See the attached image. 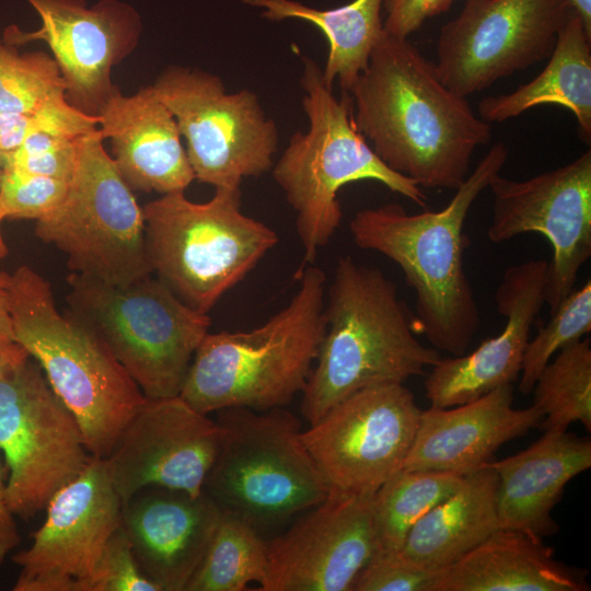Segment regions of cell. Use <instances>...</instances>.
Instances as JSON below:
<instances>
[{
	"label": "cell",
	"mask_w": 591,
	"mask_h": 591,
	"mask_svg": "<svg viewBox=\"0 0 591 591\" xmlns=\"http://www.w3.org/2000/svg\"><path fill=\"white\" fill-rule=\"evenodd\" d=\"M354 123L396 173L428 188L457 189L491 124L448 88L434 62L385 30L349 92Z\"/></svg>",
	"instance_id": "6da1fadb"
},
{
	"label": "cell",
	"mask_w": 591,
	"mask_h": 591,
	"mask_svg": "<svg viewBox=\"0 0 591 591\" xmlns=\"http://www.w3.org/2000/svg\"><path fill=\"white\" fill-rule=\"evenodd\" d=\"M509 155L498 141L438 211L408 213L396 202L359 210L349 229L354 242L396 263L415 290L417 333L437 350L464 355L480 316L464 266L467 213L477 197L500 174Z\"/></svg>",
	"instance_id": "7a4b0ae2"
},
{
	"label": "cell",
	"mask_w": 591,
	"mask_h": 591,
	"mask_svg": "<svg viewBox=\"0 0 591 591\" xmlns=\"http://www.w3.org/2000/svg\"><path fill=\"white\" fill-rule=\"evenodd\" d=\"M325 332L302 391L309 424L352 393L424 374L439 351L417 338L414 315L379 268L338 258L324 304Z\"/></svg>",
	"instance_id": "3957f363"
},
{
	"label": "cell",
	"mask_w": 591,
	"mask_h": 591,
	"mask_svg": "<svg viewBox=\"0 0 591 591\" xmlns=\"http://www.w3.org/2000/svg\"><path fill=\"white\" fill-rule=\"evenodd\" d=\"M290 302L250 331L207 333L179 396L202 414L286 407L304 390L325 332L326 276L300 270Z\"/></svg>",
	"instance_id": "277c9868"
},
{
	"label": "cell",
	"mask_w": 591,
	"mask_h": 591,
	"mask_svg": "<svg viewBox=\"0 0 591 591\" xmlns=\"http://www.w3.org/2000/svg\"><path fill=\"white\" fill-rule=\"evenodd\" d=\"M8 294L14 341L74 416L90 454L107 457L147 397L88 325L57 309L49 282L34 269L10 275Z\"/></svg>",
	"instance_id": "5b68a950"
},
{
	"label": "cell",
	"mask_w": 591,
	"mask_h": 591,
	"mask_svg": "<svg viewBox=\"0 0 591 591\" xmlns=\"http://www.w3.org/2000/svg\"><path fill=\"white\" fill-rule=\"evenodd\" d=\"M302 107L309 128L291 136L273 165V176L296 212L304 266L313 264L340 227L337 194L345 185L379 182L420 207L427 196L414 181L385 165L358 131L350 94L343 92L337 99L317 63L309 57H302Z\"/></svg>",
	"instance_id": "8992f818"
},
{
	"label": "cell",
	"mask_w": 591,
	"mask_h": 591,
	"mask_svg": "<svg viewBox=\"0 0 591 591\" xmlns=\"http://www.w3.org/2000/svg\"><path fill=\"white\" fill-rule=\"evenodd\" d=\"M152 271L185 304L208 314L278 242L267 224L241 210L240 188H215L206 202L184 192L142 207Z\"/></svg>",
	"instance_id": "52a82bcc"
},
{
	"label": "cell",
	"mask_w": 591,
	"mask_h": 591,
	"mask_svg": "<svg viewBox=\"0 0 591 591\" xmlns=\"http://www.w3.org/2000/svg\"><path fill=\"white\" fill-rule=\"evenodd\" d=\"M216 413L220 443L202 493L221 511L260 533L324 500L328 487L303 442L298 417L285 407Z\"/></svg>",
	"instance_id": "ba28073f"
},
{
	"label": "cell",
	"mask_w": 591,
	"mask_h": 591,
	"mask_svg": "<svg viewBox=\"0 0 591 591\" xmlns=\"http://www.w3.org/2000/svg\"><path fill=\"white\" fill-rule=\"evenodd\" d=\"M68 311L111 349L147 398L179 395L210 317L159 278L109 285L70 273Z\"/></svg>",
	"instance_id": "9c48e42d"
},
{
	"label": "cell",
	"mask_w": 591,
	"mask_h": 591,
	"mask_svg": "<svg viewBox=\"0 0 591 591\" xmlns=\"http://www.w3.org/2000/svg\"><path fill=\"white\" fill-rule=\"evenodd\" d=\"M100 129L81 138L62 201L36 220L35 234L66 254L68 267L109 285L152 275L142 207L105 151Z\"/></svg>",
	"instance_id": "30bf717a"
},
{
	"label": "cell",
	"mask_w": 591,
	"mask_h": 591,
	"mask_svg": "<svg viewBox=\"0 0 591 591\" xmlns=\"http://www.w3.org/2000/svg\"><path fill=\"white\" fill-rule=\"evenodd\" d=\"M152 88L186 140L195 179L240 188L273 167L278 127L253 91L229 92L220 77L182 66L166 68Z\"/></svg>",
	"instance_id": "8fae6325"
},
{
	"label": "cell",
	"mask_w": 591,
	"mask_h": 591,
	"mask_svg": "<svg viewBox=\"0 0 591 591\" xmlns=\"http://www.w3.org/2000/svg\"><path fill=\"white\" fill-rule=\"evenodd\" d=\"M0 452L9 507L24 519L45 510L92 456L77 419L32 357L0 376Z\"/></svg>",
	"instance_id": "7c38bea8"
},
{
	"label": "cell",
	"mask_w": 591,
	"mask_h": 591,
	"mask_svg": "<svg viewBox=\"0 0 591 591\" xmlns=\"http://www.w3.org/2000/svg\"><path fill=\"white\" fill-rule=\"evenodd\" d=\"M420 413L403 383L371 385L331 407L302 439L328 490L373 496L402 468Z\"/></svg>",
	"instance_id": "4fadbf2b"
},
{
	"label": "cell",
	"mask_w": 591,
	"mask_h": 591,
	"mask_svg": "<svg viewBox=\"0 0 591 591\" xmlns=\"http://www.w3.org/2000/svg\"><path fill=\"white\" fill-rule=\"evenodd\" d=\"M571 0H466L441 27L434 67L467 97L547 59L572 11Z\"/></svg>",
	"instance_id": "5bb4252c"
},
{
	"label": "cell",
	"mask_w": 591,
	"mask_h": 591,
	"mask_svg": "<svg viewBox=\"0 0 591 591\" xmlns=\"http://www.w3.org/2000/svg\"><path fill=\"white\" fill-rule=\"evenodd\" d=\"M494 195L487 236L495 244L523 233L544 235L553 250L545 303L549 314L575 289L591 255V150L557 169L523 181L500 174L488 186Z\"/></svg>",
	"instance_id": "9a60e30c"
},
{
	"label": "cell",
	"mask_w": 591,
	"mask_h": 591,
	"mask_svg": "<svg viewBox=\"0 0 591 591\" xmlns=\"http://www.w3.org/2000/svg\"><path fill=\"white\" fill-rule=\"evenodd\" d=\"M123 502L103 459L83 471L46 506L28 548L12 560L20 568L14 591H89L102 552L119 528Z\"/></svg>",
	"instance_id": "2e32d148"
},
{
	"label": "cell",
	"mask_w": 591,
	"mask_h": 591,
	"mask_svg": "<svg viewBox=\"0 0 591 591\" xmlns=\"http://www.w3.org/2000/svg\"><path fill=\"white\" fill-rule=\"evenodd\" d=\"M42 25L24 32L16 25L3 32L11 46L45 42L66 82V99L80 112L97 117L119 89L112 69L137 47L142 31L138 12L119 0H26Z\"/></svg>",
	"instance_id": "e0dca14e"
},
{
	"label": "cell",
	"mask_w": 591,
	"mask_h": 591,
	"mask_svg": "<svg viewBox=\"0 0 591 591\" xmlns=\"http://www.w3.org/2000/svg\"><path fill=\"white\" fill-rule=\"evenodd\" d=\"M219 443L217 421L179 395L146 398L103 460L123 503L149 486L198 496Z\"/></svg>",
	"instance_id": "ac0fdd59"
},
{
	"label": "cell",
	"mask_w": 591,
	"mask_h": 591,
	"mask_svg": "<svg viewBox=\"0 0 591 591\" xmlns=\"http://www.w3.org/2000/svg\"><path fill=\"white\" fill-rule=\"evenodd\" d=\"M371 498L329 489L288 530L266 541L260 591H350L374 552Z\"/></svg>",
	"instance_id": "d6986e66"
},
{
	"label": "cell",
	"mask_w": 591,
	"mask_h": 591,
	"mask_svg": "<svg viewBox=\"0 0 591 591\" xmlns=\"http://www.w3.org/2000/svg\"><path fill=\"white\" fill-rule=\"evenodd\" d=\"M547 267V260L530 259L505 270L495 293L503 329L471 354L441 358L431 367L425 390L432 407L462 405L518 379L531 327L545 303Z\"/></svg>",
	"instance_id": "ffe728a7"
},
{
	"label": "cell",
	"mask_w": 591,
	"mask_h": 591,
	"mask_svg": "<svg viewBox=\"0 0 591 591\" xmlns=\"http://www.w3.org/2000/svg\"><path fill=\"white\" fill-rule=\"evenodd\" d=\"M221 513L204 493L149 486L123 503L120 525L142 572L161 591H186Z\"/></svg>",
	"instance_id": "44dd1931"
},
{
	"label": "cell",
	"mask_w": 591,
	"mask_h": 591,
	"mask_svg": "<svg viewBox=\"0 0 591 591\" xmlns=\"http://www.w3.org/2000/svg\"><path fill=\"white\" fill-rule=\"evenodd\" d=\"M513 386L505 384L454 408L421 410L402 468L468 475L490 462L506 442L540 427L544 416L532 405L515 409Z\"/></svg>",
	"instance_id": "7402d4cb"
},
{
	"label": "cell",
	"mask_w": 591,
	"mask_h": 591,
	"mask_svg": "<svg viewBox=\"0 0 591 591\" xmlns=\"http://www.w3.org/2000/svg\"><path fill=\"white\" fill-rule=\"evenodd\" d=\"M112 142L113 160L132 190L184 192L195 174L174 115L152 85L125 96L118 89L97 116Z\"/></svg>",
	"instance_id": "603a6c76"
},
{
	"label": "cell",
	"mask_w": 591,
	"mask_h": 591,
	"mask_svg": "<svg viewBox=\"0 0 591 591\" xmlns=\"http://www.w3.org/2000/svg\"><path fill=\"white\" fill-rule=\"evenodd\" d=\"M487 465L497 475L500 528L543 538L559 531L552 511L565 486L591 466V441L567 430H546L528 449Z\"/></svg>",
	"instance_id": "cb8c5ba5"
},
{
	"label": "cell",
	"mask_w": 591,
	"mask_h": 591,
	"mask_svg": "<svg viewBox=\"0 0 591 591\" xmlns=\"http://www.w3.org/2000/svg\"><path fill=\"white\" fill-rule=\"evenodd\" d=\"M586 576L557 560L542 538L500 528L444 568L433 591H587Z\"/></svg>",
	"instance_id": "d4e9b609"
},
{
	"label": "cell",
	"mask_w": 591,
	"mask_h": 591,
	"mask_svg": "<svg viewBox=\"0 0 591 591\" xmlns=\"http://www.w3.org/2000/svg\"><path fill=\"white\" fill-rule=\"evenodd\" d=\"M546 104L570 111L578 136L591 142V34L572 10L560 28L545 68L531 81L510 93L486 96L478 103L485 121L503 123Z\"/></svg>",
	"instance_id": "484cf974"
},
{
	"label": "cell",
	"mask_w": 591,
	"mask_h": 591,
	"mask_svg": "<svg viewBox=\"0 0 591 591\" xmlns=\"http://www.w3.org/2000/svg\"><path fill=\"white\" fill-rule=\"evenodd\" d=\"M498 529L497 475L486 464L412 528L401 552L425 568L443 570Z\"/></svg>",
	"instance_id": "4316f807"
},
{
	"label": "cell",
	"mask_w": 591,
	"mask_h": 591,
	"mask_svg": "<svg viewBox=\"0 0 591 591\" xmlns=\"http://www.w3.org/2000/svg\"><path fill=\"white\" fill-rule=\"evenodd\" d=\"M263 9L274 22L299 19L315 25L325 36L328 53L322 70L325 83L337 81L349 93L368 66L371 53L384 32L381 8L384 0H354L341 7L320 10L294 0H241Z\"/></svg>",
	"instance_id": "83f0119b"
},
{
	"label": "cell",
	"mask_w": 591,
	"mask_h": 591,
	"mask_svg": "<svg viewBox=\"0 0 591 591\" xmlns=\"http://www.w3.org/2000/svg\"><path fill=\"white\" fill-rule=\"evenodd\" d=\"M464 479L437 471L395 472L371 498L373 553L401 552L412 528L456 491Z\"/></svg>",
	"instance_id": "f1b7e54d"
},
{
	"label": "cell",
	"mask_w": 591,
	"mask_h": 591,
	"mask_svg": "<svg viewBox=\"0 0 591 591\" xmlns=\"http://www.w3.org/2000/svg\"><path fill=\"white\" fill-rule=\"evenodd\" d=\"M266 540L247 521L221 513L209 546L186 591H243L251 582L260 590L267 577Z\"/></svg>",
	"instance_id": "f546056e"
},
{
	"label": "cell",
	"mask_w": 591,
	"mask_h": 591,
	"mask_svg": "<svg viewBox=\"0 0 591 591\" xmlns=\"http://www.w3.org/2000/svg\"><path fill=\"white\" fill-rule=\"evenodd\" d=\"M534 403L544 418L540 427L567 430L580 421L591 430V346L581 338L557 352L544 367L534 387Z\"/></svg>",
	"instance_id": "4dcf8cb0"
},
{
	"label": "cell",
	"mask_w": 591,
	"mask_h": 591,
	"mask_svg": "<svg viewBox=\"0 0 591 591\" xmlns=\"http://www.w3.org/2000/svg\"><path fill=\"white\" fill-rule=\"evenodd\" d=\"M66 82L44 51L19 54L0 38V112L35 114L66 99Z\"/></svg>",
	"instance_id": "1f68e13d"
},
{
	"label": "cell",
	"mask_w": 591,
	"mask_h": 591,
	"mask_svg": "<svg viewBox=\"0 0 591 591\" xmlns=\"http://www.w3.org/2000/svg\"><path fill=\"white\" fill-rule=\"evenodd\" d=\"M591 331V281L573 289L524 350L519 391L528 395L552 357Z\"/></svg>",
	"instance_id": "d6a6232c"
},
{
	"label": "cell",
	"mask_w": 591,
	"mask_h": 591,
	"mask_svg": "<svg viewBox=\"0 0 591 591\" xmlns=\"http://www.w3.org/2000/svg\"><path fill=\"white\" fill-rule=\"evenodd\" d=\"M83 136L76 137L46 130L32 132L2 170L70 182L78 165Z\"/></svg>",
	"instance_id": "836d02e7"
},
{
	"label": "cell",
	"mask_w": 591,
	"mask_h": 591,
	"mask_svg": "<svg viewBox=\"0 0 591 591\" xmlns=\"http://www.w3.org/2000/svg\"><path fill=\"white\" fill-rule=\"evenodd\" d=\"M69 183L13 170L0 173V216L3 219L38 220L65 198Z\"/></svg>",
	"instance_id": "e575fe53"
},
{
	"label": "cell",
	"mask_w": 591,
	"mask_h": 591,
	"mask_svg": "<svg viewBox=\"0 0 591 591\" xmlns=\"http://www.w3.org/2000/svg\"><path fill=\"white\" fill-rule=\"evenodd\" d=\"M441 571L425 568L402 552L373 553L350 591H433Z\"/></svg>",
	"instance_id": "d590c367"
},
{
	"label": "cell",
	"mask_w": 591,
	"mask_h": 591,
	"mask_svg": "<svg viewBox=\"0 0 591 591\" xmlns=\"http://www.w3.org/2000/svg\"><path fill=\"white\" fill-rule=\"evenodd\" d=\"M89 591H161L140 569L121 525L108 538Z\"/></svg>",
	"instance_id": "8d00e7d4"
},
{
	"label": "cell",
	"mask_w": 591,
	"mask_h": 591,
	"mask_svg": "<svg viewBox=\"0 0 591 591\" xmlns=\"http://www.w3.org/2000/svg\"><path fill=\"white\" fill-rule=\"evenodd\" d=\"M455 0H385L384 30L397 37L407 38L426 20L448 11Z\"/></svg>",
	"instance_id": "74e56055"
},
{
	"label": "cell",
	"mask_w": 591,
	"mask_h": 591,
	"mask_svg": "<svg viewBox=\"0 0 591 591\" xmlns=\"http://www.w3.org/2000/svg\"><path fill=\"white\" fill-rule=\"evenodd\" d=\"M14 513L7 499V479L0 461V564L14 551L20 543V535L14 522Z\"/></svg>",
	"instance_id": "f35d334b"
},
{
	"label": "cell",
	"mask_w": 591,
	"mask_h": 591,
	"mask_svg": "<svg viewBox=\"0 0 591 591\" xmlns=\"http://www.w3.org/2000/svg\"><path fill=\"white\" fill-rule=\"evenodd\" d=\"M9 278L10 274L0 271V346L15 343L9 311Z\"/></svg>",
	"instance_id": "ab89813d"
},
{
	"label": "cell",
	"mask_w": 591,
	"mask_h": 591,
	"mask_svg": "<svg viewBox=\"0 0 591 591\" xmlns=\"http://www.w3.org/2000/svg\"><path fill=\"white\" fill-rule=\"evenodd\" d=\"M28 357L27 351L16 343L0 346V376Z\"/></svg>",
	"instance_id": "60d3db41"
},
{
	"label": "cell",
	"mask_w": 591,
	"mask_h": 591,
	"mask_svg": "<svg viewBox=\"0 0 591 591\" xmlns=\"http://www.w3.org/2000/svg\"><path fill=\"white\" fill-rule=\"evenodd\" d=\"M571 5L581 19L587 32L591 34V0H571Z\"/></svg>",
	"instance_id": "b9f144b4"
},
{
	"label": "cell",
	"mask_w": 591,
	"mask_h": 591,
	"mask_svg": "<svg viewBox=\"0 0 591 591\" xmlns=\"http://www.w3.org/2000/svg\"><path fill=\"white\" fill-rule=\"evenodd\" d=\"M0 173H1V164H0ZM1 222H2V218L0 216V259L5 257L8 254V247L5 245V242L3 240L2 232H1Z\"/></svg>",
	"instance_id": "7bdbcfd3"
}]
</instances>
